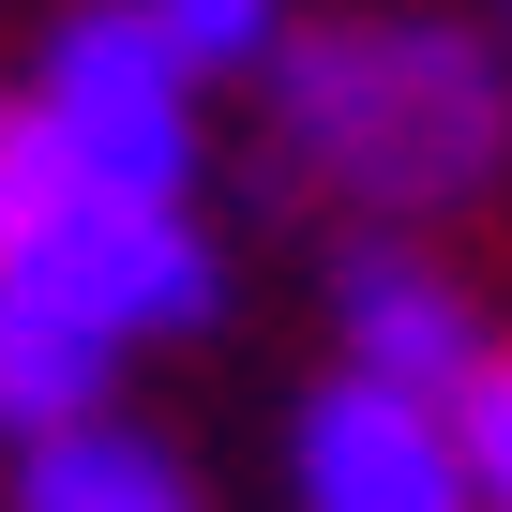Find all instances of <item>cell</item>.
Wrapping results in <instances>:
<instances>
[{"instance_id":"6da1fadb","label":"cell","mask_w":512,"mask_h":512,"mask_svg":"<svg viewBox=\"0 0 512 512\" xmlns=\"http://www.w3.org/2000/svg\"><path fill=\"white\" fill-rule=\"evenodd\" d=\"M272 166L377 226H437L512 166V61L467 16H302L272 61Z\"/></svg>"},{"instance_id":"7a4b0ae2","label":"cell","mask_w":512,"mask_h":512,"mask_svg":"<svg viewBox=\"0 0 512 512\" xmlns=\"http://www.w3.org/2000/svg\"><path fill=\"white\" fill-rule=\"evenodd\" d=\"M196 61L151 31V0H76L31 46V121L76 166V196H196Z\"/></svg>"},{"instance_id":"3957f363","label":"cell","mask_w":512,"mask_h":512,"mask_svg":"<svg viewBox=\"0 0 512 512\" xmlns=\"http://www.w3.org/2000/svg\"><path fill=\"white\" fill-rule=\"evenodd\" d=\"M16 272H46L91 332H121V347H166V332H211L226 317V256H211V226L181 211V196H76Z\"/></svg>"},{"instance_id":"277c9868","label":"cell","mask_w":512,"mask_h":512,"mask_svg":"<svg viewBox=\"0 0 512 512\" xmlns=\"http://www.w3.org/2000/svg\"><path fill=\"white\" fill-rule=\"evenodd\" d=\"M287 512H467V452H452V407L422 392H377V377H317L302 422H287Z\"/></svg>"},{"instance_id":"5b68a950","label":"cell","mask_w":512,"mask_h":512,"mask_svg":"<svg viewBox=\"0 0 512 512\" xmlns=\"http://www.w3.org/2000/svg\"><path fill=\"white\" fill-rule=\"evenodd\" d=\"M332 362H347V377H377V392L452 407L497 347H482V302L437 272L422 241H347V256H332Z\"/></svg>"},{"instance_id":"8992f818","label":"cell","mask_w":512,"mask_h":512,"mask_svg":"<svg viewBox=\"0 0 512 512\" xmlns=\"http://www.w3.org/2000/svg\"><path fill=\"white\" fill-rule=\"evenodd\" d=\"M121 332H91L46 272H0V437H76V422H106V392H121Z\"/></svg>"},{"instance_id":"52a82bcc","label":"cell","mask_w":512,"mask_h":512,"mask_svg":"<svg viewBox=\"0 0 512 512\" xmlns=\"http://www.w3.org/2000/svg\"><path fill=\"white\" fill-rule=\"evenodd\" d=\"M16 512H196V482H181L166 437H136V422L106 407V422L16 452Z\"/></svg>"},{"instance_id":"ba28073f","label":"cell","mask_w":512,"mask_h":512,"mask_svg":"<svg viewBox=\"0 0 512 512\" xmlns=\"http://www.w3.org/2000/svg\"><path fill=\"white\" fill-rule=\"evenodd\" d=\"M151 31H166L196 76H256V61L302 31V0H151Z\"/></svg>"},{"instance_id":"9c48e42d","label":"cell","mask_w":512,"mask_h":512,"mask_svg":"<svg viewBox=\"0 0 512 512\" xmlns=\"http://www.w3.org/2000/svg\"><path fill=\"white\" fill-rule=\"evenodd\" d=\"M61 211H76V166L46 151V121H31V106H0V272H16V256H31Z\"/></svg>"},{"instance_id":"30bf717a","label":"cell","mask_w":512,"mask_h":512,"mask_svg":"<svg viewBox=\"0 0 512 512\" xmlns=\"http://www.w3.org/2000/svg\"><path fill=\"white\" fill-rule=\"evenodd\" d=\"M452 452H467V512H512V362L452 392Z\"/></svg>"}]
</instances>
